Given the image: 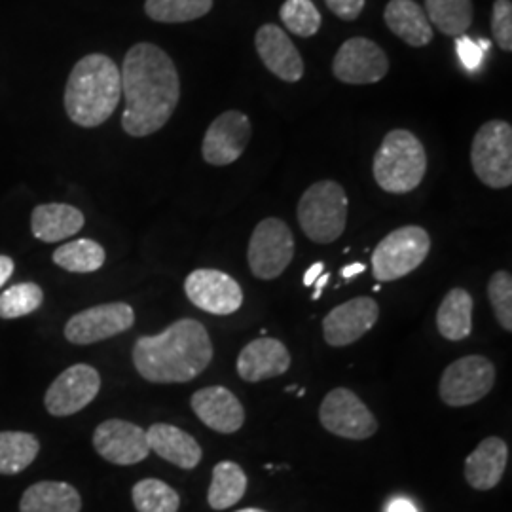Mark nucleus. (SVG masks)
Returning <instances> with one entry per match:
<instances>
[{"instance_id":"22","label":"nucleus","mask_w":512,"mask_h":512,"mask_svg":"<svg viewBox=\"0 0 512 512\" xmlns=\"http://www.w3.org/2000/svg\"><path fill=\"white\" fill-rule=\"evenodd\" d=\"M147 439L152 452L179 469H196L202 461L200 442L175 425L154 423L147 429Z\"/></svg>"},{"instance_id":"35","label":"nucleus","mask_w":512,"mask_h":512,"mask_svg":"<svg viewBox=\"0 0 512 512\" xmlns=\"http://www.w3.org/2000/svg\"><path fill=\"white\" fill-rule=\"evenodd\" d=\"M488 298L501 329L512 330V277L509 272H495L488 283Z\"/></svg>"},{"instance_id":"25","label":"nucleus","mask_w":512,"mask_h":512,"mask_svg":"<svg viewBox=\"0 0 512 512\" xmlns=\"http://www.w3.org/2000/svg\"><path fill=\"white\" fill-rule=\"evenodd\" d=\"M82 497L67 482H38L25 490L19 501V512H80Z\"/></svg>"},{"instance_id":"36","label":"nucleus","mask_w":512,"mask_h":512,"mask_svg":"<svg viewBox=\"0 0 512 512\" xmlns=\"http://www.w3.org/2000/svg\"><path fill=\"white\" fill-rule=\"evenodd\" d=\"M492 33L495 42L503 52L512 50V2L511 0H495L492 14Z\"/></svg>"},{"instance_id":"6","label":"nucleus","mask_w":512,"mask_h":512,"mask_svg":"<svg viewBox=\"0 0 512 512\" xmlns=\"http://www.w3.org/2000/svg\"><path fill=\"white\" fill-rule=\"evenodd\" d=\"M431 251V238L421 226H403L387 234L372 253V274L378 281H397L418 270Z\"/></svg>"},{"instance_id":"1","label":"nucleus","mask_w":512,"mask_h":512,"mask_svg":"<svg viewBox=\"0 0 512 512\" xmlns=\"http://www.w3.org/2000/svg\"><path fill=\"white\" fill-rule=\"evenodd\" d=\"M126 110L122 128L131 137H148L164 128L181 101V78L173 59L150 42L135 44L122 65Z\"/></svg>"},{"instance_id":"10","label":"nucleus","mask_w":512,"mask_h":512,"mask_svg":"<svg viewBox=\"0 0 512 512\" xmlns=\"http://www.w3.org/2000/svg\"><path fill=\"white\" fill-rule=\"evenodd\" d=\"M319 420L329 433L342 439H370L378 431L374 414L346 387H336L327 393L319 408Z\"/></svg>"},{"instance_id":"2","label":"nucleus","mask_w":512,"mask_h":512,"mask_svg":"<svg viewBox=\"0 0 512 512\" xmlns=\"http://www.w3.org/2000/svg\"><path fill=\"white\" fill-rule=\"evenodd\" d=\"M209 332L196 319H179L156 336H141L133 346V365L152 384H186L213 361Z\"/></svg>"},{"instance_id":"14","label":"nucleus","mask_w":512,"mask_h":512,"mask_svg":"<svg viewBox=\"0 0 512 512\" xmlns=\"http://www.w3.org/2000/svg\"><path fill=\"white\" fill-rule=\"evenodd\" d=\"M251 120L239 110H226L213 120L203 137V160L209 165L234 164L251 141Z\"/></svg>"},{"instance_id":"18","label":"nucleus","mask_w":512,"mask_h":512,"mask_svg":"<svg viewBox=\"0 0 512 512\" xmlns=\"http://www.w3.org/2000/svg\"><path fill=\"white\" fill-rule=\"evenodd\" d=\"M190 406L203 425L222 435L238 433L245 423L243 404L230 389L222 385H211L196 391L190 399Z\"/></svg>"},{"instance_id":"16","label":"nucleus","mask_w":512,"mask_h":512,"mask_svg":"<svg viewBox=\"0 0 512 512\" xmlns=\"http://www.w3.org/2000/svg\"><path fill=\"white\" fill-rule=\"evenodd\" d=\"M95 452L114 465H135L148 458L147 431L131 421L107 420L93 433Z\"/></svg>"},{"instance_id":"32","label":"nucleus","mask_w":512,"mask_h":512,"mask_svg":"<svg viewBox=\"0 0 512 512\" xmlns=\"http://www.w3.org/2000/svg\"><path fill=\"white\" fill-rule=\"evenodd\" d=\"M213 0H147L145 12L158 23H186L211 12Z\"/></svg>"},{"instance_id":"8","label":"nucleus","mask_w":512,"mask_h":512,"mask_svg":"<svg viewBox=\"0 0 512 512\" xmlns=\"http://www.w3.org/2000/svg\"><path fill=\"white\" fill-rule=\"evenodd\" d=\"M293 256V232L287 222L270 217L256 224L247 249L249 268L256 279H277L289 268Z\"/></svg>"},{"instance_id":"24","label":"nucleus","mask_w":512,"mask_h":512,"mask_svg":"<svg viewBox=\"0 0 512 512\" xmlns=\"http://www.w3.org/2000/svg\"><path fill=\"white\" fill-rule=\"evenodd\" d=\"M384 19L389 31L408 46L421 48L433 40V27L423 8L414 0H391L385 8Z\"/></svg>"},{"instance_id":"23","label":"nucleus","mask_w":512,"mask_h":512,"mask_svg":"<svg viewBox=\"0 0 512 512\" xmlns=\"http://www.w3.org/2000/svg\"><path fill=\"white\" fill-rule=\"evenodd\" d=\"M84 215L80 209L67 203L38 205L31 215L33 236L44 243H57L73 238L84 228Z\"/></svg>"},{"instance_id":"43","label":"nucleus","mask_w":512,"mask_h":512,"mask_svg":"<svg viewBox=\"0 0 512 512\" xmlns=\"http://www.w3.org/2000/svg\"><path fill=\"white\" fill-rule=\"evenodd\" d=\"M330 274H321L319 275V279L313 283L315 285V291H313V300H319L321 298V294H323V289H325V285L329 283Z\"/></svg>"},{"instance_id":"38","label":"nucleus","mask_w":512,"mask_h":512,"mask_svg":"<svg viewBox=\"0 0 512 512\" xmlns=\"http://www.w3.org/2000/svg\"><path fill=\"white\" fill-rule=\"evenodd\" d=\"M458 54L461 63L465 65V69L475 71V69H478L480 61H482L484 50H482L478 44H475L473 40H469L467 37H461L458 40Z\"/></svg>"},{"instance_id":"17","label":"nucleus","mask_w":512,"mask_h":512,"mask_svg":"<svg viewBox=\"0 0 512 512\" xmlns=\"http://www.w3.org/2000/svg\"><path fill=\"white\" fill-rule=\"evenodd\" d=\"M380 306L374 298L357 296L327 313L323 319V336L332 348H346L361 340L376 325Z\"/></svg>"},{"instance_id":"31","label":"nucleus","mask_w":512,"mask_h":512,"mask_svg":"<svg viewBox=\"0 0 512 512\" xmlns=\"http://www.w3.org/2000/svg\"><path fill=\"white\" fill-rule=\"evenodd\" d=\"M137 512H179L181 497L158 478H145L131 490Z\"/></svg>"},{"instance_id":"26","label":"nucleus","mask_w":512,"mask_h":512,"mask_svg":"<svg viewBox=\"0 0 512 512\" xmlns=\"http://www.w3.org/2000/svg\"><path fill=\"white\" fill-rule=\"evenodd\" d=\"M475 300L465 289H452L440 302L437 329L450 342H459L473 332Z\"/></svg>"},{"instance_id":"37","label":"nucleus","mask_w":512,"mask_h":512,"mask_svg":"<svg viewBox=\"0 0 512 512\" xmlns=\"http://www.w3.org/2000/svg\"><path fill=\"white\" fill-rule=\"evenodd\" d=\"M325 2H327L330 12L344 21H353V19L359 18L366 4V0H325Z\"/></svg>"},{"instance_id":"21","label":"nucleus","mask_w":512,"mask_h":512,"mask_svg":"<svg viewBox=\"0 0 512 512\" xmlns=\"http://www.w3.org/2000/svg\"><path fill=\"white\" fill-rule=\"evenodd\" d=\"M509 463V446L499 437L482 440L465 459V480L478 492L494 490Z\"/></svg>"},{"instance_id":"45","label":"nucleus","mask_w":512,"mask_h":512,"mask_svg":"<svg viewBox=\"0 0 512 512\" xmlns=\"http://www.w3.org/2000/svg\"><path fill=\"white\" fill-rule=\"evenodd\" d=\"M294 389H296V385H289L285 391H287V393H291V391H294Z\"/></svg>"},{"instance_id":"11","label":"nucleus","mask_w":512,"mask_h":512,"mask_svg":"<svg viewBox=\"0 0 512 512\" xmlns=\"http://www.w3.org/2000/svg\"><path fill=\"white\" fill-rule=\"evenodd\" d=\"M133 325V308L126 302H110L73 315L65 325V338L74 346H90L128 332Z\"/></svg>"},{"instance_id":"42","label":"nucleus","mask_w":512,"mask_h":512,"mask_svg":"<svg viewBox=\"0 0 512 512\" xmlns=\"http://www.w3.org/2000/svg\"><path fill=\"white\" fill-rule=\"evenodd\" d=\"M366 266L365 264H361V262H355V264H349L346 268H342V275L346 277V279H351V277H357V275L365 274Z\"/></svg>"},{"instance_id":"3","label":"nucleus","mask_w":512,"mask_h":512,"mask_svg":"<svg viewBox=\"0 0 512 512\" xmlns=\"http://www.w3.org/2000/svg\"><path fill=\"white\" fill-rule=\"evenodd\" d=\"M122 99V74L109 55L90 54L73 67L65 88V110L76 126L105 124Z\"/></svg>"},{"instance_id":"9","label":"nucleus","mask_w":512,"mask_h":512,"mask_svg":"<svg viewBox=\"0 0 512 512\" xmlns=\"http://www.w3.org/2000/svg\"><path fill=\"white\" fill-rule=\"evenodd\" d=\"M495 384V366L484 355H467L446 366L440 376L442 403L454 408L482 401Z\"/></svg>"},{"instance_id":"5","label":"nucleus","mask_w":512,"mask_h":512,"mask_svg":"<svg viewBox=\"0 0 512 512\" xmlns=\"http://www.w3.org/2000/svg\"><path fill=\"white\" fill-rule=\"evenodd\" d=\"M349 200L342 184L319 181L311 184L298 202L302 232L315 243L329 245L342 238L348 224Z\"/></svg>"},{"instance_id":"29","label":"nucleus","mask_w":512,"mask_h":512,"mask_svg":"<svg viewBox=\"0 0 512 512\" xmlns=\"http://www.w3.org/2000/svg\"><path fill=\"white\" fill-rule=\"evenodd\" d=\"M107 260L105 249L93 239H76L54 251V262L71 274H92L103 268Z\"/></svg>"},{"instance_id":"27","label":"nucleus","mask_w":512,"mask_h":512,"mask_svg":"<svg viewBox=\"0 0 512 512\" xmlns=\"http://www.w3.org/2000/svg\"><path fill=\"white\" fill-rule=\"evenodd\" d=\"M247 492V475L234 461H220L213 469L211 486L207 492L209 507L215 511L230 509Z\"/></svg>"},{"instance_id":"13","label":"nucleus","mask_w":512,"mask_h":512,"mask_svg":"<svg viewBox=\"0 0 512 512\" xmlns=\"http://www.w3.org/2000/svg\"><path fill=\"white\" fill-rule=\"evenodd\" d=\"M389 71V59L384 50L368 38L346 40L332 61V73L344 84H376Z\"/></svg>"},{"instance_id":"7","label":"nucleus","mask_w":512,"mask_h":512,"mask_svg":"<svg viewBox=\"0 0 512 512\" xmlns=\"http://www.w3.org/2000/svg\"><path fill=\"white\" fill-rule=\"evenodd\" d=\"M471 165L480 183L501 190L512 184V128L505 120H490L476 131Z\"/></svg>"},{"instance_id":"30","label":"nucleus","mask_w":512,"mask_h":512,"mask_svg":"<svg viewBox=\"0 0 512 512\" xmlns=\"http://www.w3.org/2000/svg\"><path fill=\"white\" fill-rule=\"evenodd\" d=\"M40 452L35 435L23 431H0V475H18L25 471Z\"/></svg>"},{"instance_id":"28","label":"nucleus","mask_w":512,"mask_h":512,"mask_svg":"<svg viewBox=\"0 0 512 512\" xmlns=\"http://www.w3.org/2000/svg\"><path fill=\"white\" fill-rule=\"evenodd\" d=\"M425 16L442 35L459 37L473 25V0H425Z\"/></svg>"},{"instance_id":"19","label":"nucleus","mask_w":512,"mask_h":512,"mask_svg":"<svg viewBox=\"0 0 512 512\" xmlns=\"http://www.w3.org/2000/svg\"><path fill=\"white\" fill-rule=\"evenodd\" d=\"M236 368L243 382L258 384L283 376L291 368V353L283 342L260 336L239 351Z\"/></svg>"},{"instance_id":"33","label":"nucleus","mask_w":512,"mask_h":512,"mask_svg":"<svg viewBox=\"0 0 512 512\" xmlns=\"http://www.w3.org/2000/svg\"><path fill=\"white\" fill-rule=\"evenodd\" d=\"M44 302V293L37 283H18L0 294V319H18L37 311Z\"/></svg>"},{"instance_id":"12","label":"nucleus","mask_w":512,"mask_h":512,"mask_svg":"<svg viewBox=\"0 0 512 512\" xmlns=\"http://www.w3.org/2000/svg\"><path fill=\"white\" fill-rule=\"evenodd\" d=\"M101 376L90 365L63 370L44 395V406L55 418H67L84 410L99 395Z\"/></svg>"},{"instance_id":"44","label":"nucleus","mask_w":512,"mask_h":512,"mask_svg":"<svg viewBox=\"0 0 512 512\" xmlns=\"http://www.w3.org/2000/svg\"><path fill=\"white\" fill-rule=\"evenodd\" d=\"M238 512H266L262 511V509H241V511Z\"/></svg>"},{"instance_id":"41","label":"nucleus","mask_w":512,"mask_h":512,"mask_svg":"<svg viewBox=\"0 0 512 512\" xmlns=\"http://www.w3.org/2000/svg\"><path fill=\"white\" fill-rule=\"evenodd\" d=\"M387 512H418L416 511V507L410 503V501H406V499H395L391 505H389V509Z\"/></svg>"},{"instance_id":"20","label":"nucleus","mask_w":512,"mask_h":512,"mask_svg":"<svg viewBox=\"0 0 512 512\" xmlns=\"http://www.w3.org/2000/svg\"><path fill=\"white\" fill-rule=\"evenodd\" d=\"M256 54L270 73L285 82H298L304 76V61L293 40L277 25H262L255 38Z\"/></svg>"},{"instance_id":"4","label":"nucleus","mask_w":512,"mask_h":512,"mask_svg":"<svg viewBox=\"0 0 512 512\" xmlns=\"http://www.w3.org/2000/svg\"><path fill=\"white\" fill-rule=\"evenodd\" d=\"M374 179L389 194H408L427 173V154L420 139L406 129L389 131L374 156Z\"/></svg>"},{"instance_id":"15","label":"nucleus","mask_w":512,"mask_h":512,"mask_svg":"<svg viewBox=\"0 0 512 512\" xmlns=\"http://www.w3.org/2000/svg\"><path fill=\"white\" fill-rule=\"evenodd\" d=\"M188 300L211 315H232L243 306V291L232 275L219 270H194L184 281Z\"/></svg>"},{"instance_id":"40","label":"nucleus","mask_w":512,"mask_h":512,"mask_svg":"<svg viewBox=\"0 0 512 512\" xmlns=\"http://www.w3.org/2000/svg\"><path fill=\"white\" fill-rule=\"evenodd\" d=\"M325 274V264L323 262H315L308 272L304 274V285L306 287H313V283L319 279V275Z\"/></svg>"},{"instance_id":"39","label":"nucleus","mask_w":512,"mask_h":512,"mask_svg":"<svg viewBox=\"0 0 512 512\" xmlns=\"http://www.w3.org/2000/svg\"><path fill=\"white\" fill-rule=\"evenodd\" d=\"M14 260L10 256L0 255V287H4V283L14 274Z\"/></svg>"},{"instance_id":"34","label":"nucleus","mask_w":512,"mask_h":512,"mask_svg":"<svg viewBox=\"0 0 512 512\" xmlns=\"http://www.w3.org/2000/svg\"><path fill=\"white\" fill-rule=\"evenodd\" d=\"M279 16L296 37L310 38L321 29V14L311 0H285Z\"/></svg>"}]
</instances>
